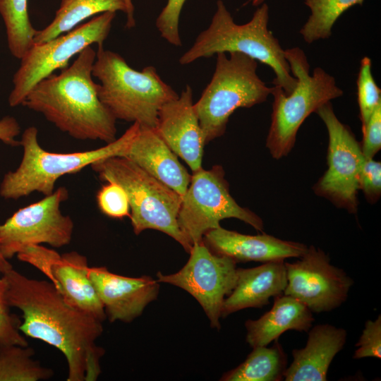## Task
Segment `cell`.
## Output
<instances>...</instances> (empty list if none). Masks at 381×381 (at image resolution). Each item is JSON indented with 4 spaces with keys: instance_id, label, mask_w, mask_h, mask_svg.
I'll return each mask as SVG.
<instances>
[{
    "instance_id": "cell-13",
    "label": "cell",
    "mask_w": 381,
    "mask_h": 381,
    "mask_svg": "<svg viewBox=\"0 0 381 381\" xmlns=\"http://www.w3.org/2000/svg\"><path fill=\"white\" fill-rule=\"evenodd\" d=\"M189 254L188 262L179 271L167 275L158 272L157 281L189 293L202 308L211 327L219 330L223 302L236 284V262L212 253L202 240L193 245Z\"/></svg>"
},
{
    "instance_id": "cell-37",
    "label": "cell",
    "mask_w": 381,
    "mask_h": 381,
    "mask_svg": "<svg viewBox=\"0 0 381 381\" xmlns=\"http://www.w3.org/2000/svg\"><path fill=\"white\" fill-rule=\"evenodd\" d=\"M12 268L13 267L8 260L5 258L0 251V273L3 274Z\"/></svg>"
},
{
    "instance_id": "cell-20",
    "label": "cell",
    "mask_w": 381,
    "mask_h": 381,
    "mask_svg": "<svg viewBox=\"0 0 381 381\" xmlns=\"http://www.w3.org/2000/svg\"><path fill=\"white\" fill-rule=\"evenodd\" d=\"M306 346L292 350L293 361L284 380L326 381L330 363L346 341V330L330 324H320L308 332Z\"/></svg>"
},
{
    "instance_id": "cell-31",
    "label": "cell",
    "mask_w": 381,
    "mask_h": 381,
    "mask_svg": "<svg viewBox=\"0 0 381 381\" xmlns=\"http://www.w3.org/2000/svg\"><path fill=\"white\" fill-rule=\"evenodd\" d=\"M186 0H168L166 6L156 19V28L166 41L176 47H181L179 18Z\"/></svg>"
},
{
    "instance_id": "cell-26",
    "label": "cell",
    "mask_w": 381,
    "mask_h": 381,
    "mask_svg": "<svg viewBox=\"0 0 381 381\" xmlns=\"http://www.w3.org/2000/svg\"><path fill=\"white\" fill-rule=\"evenodd\" d=\"M363 2V0H304L310 14L299 33L308 44L327 39L339 18L353 6L362 5Z\"/></svg>"
},
{
    "instance_id": "cell-28",
    "label": "cell",
    "mask_w": 381,
    "mask_h": 381,
    "mask_svg": "<svg viewBox=\"0 0 381 381\" xmlns=\"http://www.w3.org/2000/svg\"><path fill=\"white\" fill-rule=\"evenodd\" d=\"M372 61L368 56L361 60L356 81L361 130L367 125L375 109L381 104V90L372 74Z\"/></svg>"
},
{
    "instance_id": "cell-15",
    "label": "cell",
    "mask_w": 381,
    "mask_h": 381,
    "mask_svg": "<svg viewBox=\"0 0 381 381\" xmlns=\"http://www.w3.org/2000/svg\"><path fill=\"white\" fill-rule=\"evenodd\" d=\"M42 272L71 306L103 322L104 307L88 277L87 258L76 251L59 254L41 245L29 246L17 255Z\"/></svg>"
},
{
    "instance_id": "cell-33",
    "label": "cell",
    "mask_w": 381,
    "mask_h": 381,
    "mask_svg": "<svg viewBox=\"0 0 381 381\" xmlns=\"http://www.w3.org/2000/svg\"><path fill=\"white\" fill-rule=\"evenodd\" d=\"M358 190H361L368 202L374 204L381 195V163L373 158H365L359 179Z\"/></svg>"
},
{
    "instance_id": "cell-27",
    "label": "cell",
    "mask_w": 381,
    "mask_h": 381,
    "mask_svg": "<svg viewBox=\"0 0 381 381\" xmlns=\"http://www.w3.org/2000/svg\"><path fill=\"white\" fill-rule=\"evenodd\" d=\"M32 348L0 346V381H39L49 379L53 371L32 358Z\"/></svg>"
},
{
    "instance_id": "cell-21",
    "label": "cell",
    "mask_w": 381,
    "mask_h": 381,
    "mask_svg": "<svg viewBox=\"0 0 381 381\" xmlns=\"http://www.w3.org/2000/svg\"><path fill=\"white\" fill-rule=\"evenodd\" d=\"M284 260L264 262L252 268H237L231 292L224 298L221 318L248 308H262L270 298L284 294L286 286Z\"/></svg>"
},
{
    "instance_id": "cell-17",
    "label": "cell",
    "mask_w": 381,
    "mask_h": 381,
    "mask_svg": "<svg viewBox=\"0 0 381 381\" xmlns=\"http://www.w3.org/2000/svg\"><path fill=\"white\" fill-rule=\"evenodd\" d=\"M155 129L168 147L195 171L202 168L203 133L194 109L193 90L186 85L178 98L159 111Z\"/></svg>"
},
{
    "instance_id": "cell-24",
    "label": "cell",
    "mask_w": 381,
    "mask_h": 381,
    "mask_svg": "<svg viewBox=\"0 0 381 381\" xmlns=\"http://www.w3.org/2000/svg\"><path fill=\"white\" fill-rule=\"evenodd\" d=\"M287 356L278 339L271 347L257 346L237 367L224 373L222 381H280L287 368Z\"/></svg>"
},
{
    "instance_id": "cell-7",
    "label": "cell",
    "mask_w": 381,
    "mask_h": 381,
    "mask_svg": "<svg viewBox=\"0 0 381 381\" xmlns=\"http://www.w3.org/2000/svg\"><path fill=\"white\" fill-rule=\"evenodd\" d=\"M99 179L119 184L126 192L133 232L146 229L163 232L190 253L192 246L181 233L177 222L182 197L128 158L112 156L90 165Z\"/></svg>"
},
{
    "instance_id": "cell-14",
    "label": "cell",
    "mask_w": 381,
    "mask_h": 381,
    "mask_svg": "<svg viewBox=\"0 0 381 381\" xmlns=\"http://www.w3.org/2000/svg\"><path fill=\"white\" fill-rule=\"evenodd\" d=\"M298 258L284 262L287 284L284 294L316 313L333 310L346 301L354 282L344 270L330 263L327 254L310 246Z\"/></svg>"
},
{
    "instance_id": "cell-2",
    "label": "cell",
    "mask_w": 381,
    "mask_h": 381,
    "mask_svg": "<svg viewBox=\"0 0 381 381\" xmlns=\"http://www.w3.org/2000/svg\"><path fill=\"white\" fill-rule=\"evenodd\" d=\"M96 52L88 46L73 64L36 83L22 105L40 113L58 129L80 140L116 139V119L102 103L92 76Z\"/></svg>"
},
{
    "instance_id": "cell-30",
    "label": "cell",
    "mask_w": 381,
    "mask_h": 381,
    "mask_svg": "<svg viewBox=\"0 0 381 381\" xmlns=\"http://www.w3.org/2000/svg\"><path fill=\"white\" fill-rule=\"evenodd\" d=\"M1 274V273H0ZM6 282L0 277V346L18 345L28 346L26 339L18 329L20 322L11 314L6 300Z\"/></svg>"
},
{
    "instance_id": "cell-9",
    "label": "cell",
    "mask_w": 381,
    "mask_h": 381,
    "mask_svg": "<svg viewBox=\"0 0 381 381\" xmlns=\"http://www.w3.org/2000/svg\"><path fill=\"white\" fill-rule=\"evenodd\" d=\"M227 218L240 219L263 232L262 219L240 206L230 194L221 166L193 171L177 217L179 227L186 239L193 246L202 240L206 232L218 228L220 221Z\"/></svg>"
},
{
    "instance_id": "cell-23",
    "label": "cell",
    "mask_w": 381,
    "mask_h": 381,
    "mask_svg": "<svg viewBox=\"0 0 381 381\" xmlns=\"http://www.w3.org/2000/svg\"><path fill=\"white\" fill-rule=\"evenodd\" d=\"M118 11L126 13L124 0H61L52 21L37 30L33 43H42L66 33L92 16Z\"/></svg>"
},
{
    "instance_id": "cell-19",
    "label": "cell",
    "mask_w": 381,
    "mask_h": 381,
    "mask_svg": "<svg viewBox=\"0 0 381 381\" xmlns=\"http://www.w3.org/2000/svg\"><path fill=\"white\" fill-rule=\"evenodd\" d=\"M120 157L129 159L181 197L185 194L191 175L155 128L139 126L136 134Z\"/></svg>"
},
{
    "instance_id": "cell-1",
    "label": "cell",
    "mask_w": 381,
    "mask_h": 381,
    "mask_svg": "<svg viewBox=\"0 0 381 381\" xmlns=\"http://www.w3.org/2000/svg\"><path fill=\"white\" fill-rule=\"evenodd\" d=\"M10 307L22 312L18 329L64 355L67 381H95L104 350L96 345L102 322L68 303L48 280L28 278L13 268L1 274Z\"/></svg>"
},
{
    "instance_id": "cell-35",
    "label": "cell",
    "mask_w": 381,
    "mask_h": 381,
    "mask_svg": "<svg viewBox=\"0 0 381 381\" xmlns=\"http://www.w3.org/2000/svg\"><path fill=\"white\" fill-rule=\"evenodd\" d=\"M20 132V125L13 116H6L0 120V141L11 146L20 145L16 140Z\"/></svg>"
},
{
    "instance_id": "cell-36",
    "label": "cell",
    "mask_w": 381,
    "mask_h": 381,
    "mask_svg": "<svg viewBox=\"0 0 381 381\" xmlns=\"http://www.w3.org/2000/svg\"><path fill=\"white\" fill-rule=\"evenodd\" d=\"M126 6V24L127 28H133L135 25V20L134 18V6L132 0H124Z\"/></svg>"
},
{
    "instance_id": "cell-6",
    "label": "cell",
    "mask_w": 381,
    "mask_h": 381,
    "mask_svg": "<svg viewBox=\"0 0 381 381\" xmlns=\"http://www.w3.org/2000/svg\"><path fill=\"white\" fill-rule=\"evenodd\" d=\"M284 52L297 84L289 94L278 85L272 87L274 99L266 147L276 159L290 152L298 129L310 114L344 95L334 77L321 67L314 68L313 74H310V64L303 49L292 47Z\"/></svg>"
},
{
    "instance_id": "cell-4",
    "label": "cell",
    "mask_w": 381,
    "mask_h": 381,
    "mask_svg": "<svg viewBox=\"0 0 381 381\" xmlns=\"http://www.w3.org/2000/svg\"><path fill=\"white\" fill-rule=\"evenodd\" d=\"M97 47L92 76L102 103L116 120L155 128L161 107L179 95L154 66L135 70L118 53Z\"/></svg>"
},
{
    "instance_id": "cell-34",
    "label": "cell",
    "mask_w": 381,
    "mask_h": 381,
    "mask_svg": "<svg viewBox=\"0 0 381 381\" xmlns=\"http://www.w3.org/2000/svg\"><path fill=\"white\" fill-rule=\"evenodd\" d=\"M362 133V152L365 158H373L381 148V104L375 109Z\"/></svg>"
},
{
    "instance_id": "cell-8",
    "label": "cell",
    "mask_w": 381,
    "mask_h": 381,
    "mask_svg": "<svg viewBox=\"0 0 381 381\" xmlns=\"http://www.w3.org/2000/svg\"><path fill=\"white\" fill-rule=\"evenodd\" d=\"M219 52L211 80L194 104L205 144L222 136L238 108L265 102L272 92L257 73L258 61L239 53Z\"/></svg>"
},
{
    "instance_id": "cell-25",
    "label": "cell",
    "mask_w": 381,
    "mask_h": 381,
    "mask_svg": "<svg viewBox=\"0 0 381 381\" xmlns=\"http://www.w3.org/2000/svg\"><path fill=\"white\" fill-rule=\"evenodd\" d=\"M8 49L20 59L33 44L35 30L29 18L28 0H0Z\"/></svg>"
},
{
    "instance_id": "cell-18",
    "label": "cell",
    "mask_w": 381,
    "mask_h": 381,
    "mask_svg": "<svg viewBox=\"0 0 381 381\" xmlns=\"http://www.w3.org/2000/svg\"><path fill=\"white\" fill-rule=\"evenodd\" d=\"M205 246L214 253L238 262L284 260L300 258L308 246L302 243L285 241L264 232L246 235L227 230L221 226L206 232L202 237Z\"/></svg>"
},
{
    "instance_id": "cell-10",
    "label": "cell",
    "mask_w": 381,
    "mask_h": 381,
    "mask_svg": "<svg viewBox=\"0 0 381 381\" xmlns=\"http://www.w3.org/2000/svg\"><path fill=\"white\" fill-rule=\"evenodd\" d=\"M116 12H104L73 30L42 43H33L20 59V66L13 78L8 96L11 107L22 105L32 87L57 69L68 66L70 59L85 48L97 44L103 46Z\"/></svg>"
},
{
    "instance_id": "cell-16",
    "label": "cell",
    "mask_w": 381,
    "mask_h": 381,
    "mask_svg": "<svg viewBox=\"0 0 381 381\" xmlns=\"http://www.w3.org/2000/svg\"><path fill=\"white\" fill-rule=\"evenodd\" d=\"M88 277L111 322H132L159 294V282L150 276L129 277L90 267Z\"/></svg>"
},
{
    "instance_id": "cell-29",
    "label": "cell",
    "mask_w": 381,
    "mask_h": 381,
    "mask_svg": "<svg viewBox=\"0 0 381 381\" xmlns=\"http://www.w3.org/2000/svg\"><path fill=\"white\" fill-rule=\"evenodd\" d=\"M97 202L99 210L109 217L122 219L130 217L131 208L127 193L116 183L106 182L97 192Z\"/></svg>"
},
{
    "instance_id": "cell-3",
    "label": "cell",
    "mask_w": 381,
    "mask_h": 381,
    "mask_svg": "<svg viewBox=\"0 0 381 381\" xmlns=\"http://www.w3.org/2000/svg\"><path fill=\"white\" fill-rule=\"evenodd\" d=\"M269 7L262 3L245 24L234 22L222 0L209 27L196 37L193 44L182 54L179 62L187 65L200 58L219 52H239L270 66L275 74L272 84L291 93L297 84L291 74L284 49L268 29Z\"/></svg>"
},
{
    "instance_id": "cell-38",
    "label": "cell",
    "mask_w": 381,
    "mask_h": 381,
    "mask_svg": "<svg viewBox=\"0 0 381 381\" xmlns=\"http://www.w3.org/2000/svg\"><path fill=\"white\" fill-rule=\"evenodd\" d=\"M265 0H249L250 2L253 4V6H258L261 5L262 3H264Z\"/></svg>"
},
{
    "instance_id": "cell-11",
    "label": "cell",
    "mask_w": 381,
    "mask_h": 381,
    "mask_svg": "<svg viewBox=\"0 0 381 381\" xmlns=\"http://www.w3.org/2000/svg\"><path fill=\"white\" fill-rule=\"evenodd\" d=\"M316 113L328 133L327 169L313 186L315 193L339 208L355 214L358 210V179L365 157L361 143L349 126L337 117L331 102Z\"/></svg>"
},
{
    "instance_id": "cell-22",
    "label": "cell",
    "mask_w": 381,
    "mask_h": 381,
    "mask_svg": "<svg viewBox=\"0 0 381 381\" xmlns=\"http://www.w3.org/2000/svg\"><path fill=\"white\" fill-rule=\"evenodd\" d=\"M314 320L303 303L283 294L274 298L272 308L260 318L246 321V340L252 348L267 346L286 331L308 332Z\"/></svg>"
},
{
    "instance_id": "cell-12",
    "label": "cell",
    "mask_w": 381,
    "mask_h": 381,
    "mask_svg": "<svg viewBox=\"0 0 381 381\" xmlns=\"http://www.w3.org/2000/svg\"><path fill=\"white\" fill-rule=\"evenodd\" d=\"M68 198L65 187L23 207L0 224V251L9 260L25 248L46 243L54 248L69 244L73 222L63 214L61 205Z\"/></svg>"
},
{
    "instance_id": "cell-5",
    "label": "cell",
    "mask_w": 381,
    "mask_h": 381,
    "mask_svg": "<svg viewBox=\"0 0 381 381\" xmlns=\"http://www.w3.org/2000/svg\"><path fill=\"white\" fill-rule=\"evenodd\" d=\"M139 126L133 123L121 137L102 147L69 153L44 150L39 143L37 128H27L19 141L23 147L22 159L14 171L4 176L0 184L1 197L17 200L34 192L44 196L51 195L56 182L61 176L77 173L101 159L121 156Z\"/></svg>"
},
{
    "instance_id": "cell-32",
    "label": "cell",
    "mask_w": 381,
    "mask_h": 381,
    "mask_svg": "<svg viewBox=\"0 0 381 381\" xmlns=\"http://www.w3.org/2000/svg\"><path fill=\"white\" fill-rule=\"evenodd\" d=\"M355 346L357 349L353 355L354 359L367 357L381 358L380 315L375 320H366L362 334Z\"/></svg>"
}]
</instances>
